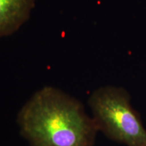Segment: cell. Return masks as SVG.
<instances>
[{
  "label": "cell",
  "instance_id": "cell-1",
  "mask_svg": "<svg viewBox=\"0 0 146 146\" xmlns=\"http://www.w3.org/2000/svg\"><path fill=\"white\" fill-rule=\"evenodd\" d=\"M16 121L31 146H94L99 132L81 102L50 86L33 95Z\"/></svg>",
  "mask_w": 146,
  "mask_h": 146
},
{
  "label": "cell",
  "instance_id": "cell-2",
  "mask_svg": "<svg viewBox=\"0 0 146 146\" xmlns=\"http://www.w3.org/2000/svg\"><path fill=\"white\" fill-rule=\"evenodd\" d=\"M131 97L122 87L104 86L88 99L98 131L112 141L126 146H146V129Z\"/></svg>",
  "mask_w": 146,
  "mask_h": 146
},
{
  "label": "cell",
  "instance_id": "cell-3",
  "mask_svg": "<svg viewBox=\"0 0 146 146\" xmlns=\"http://www.w3.org/2000/svg\"><path fill=\"white\" fill-rule=\"evenodd\" d=\"M35 0H0V38L15 33L30 18Z\"/></svg>",
  "mask_w": 146,
  "mask_h": 146
}]
</instances>
